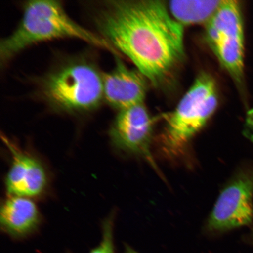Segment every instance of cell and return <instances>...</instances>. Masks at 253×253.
<instances>
[{"mask_svg":"<svg viewBox=\"0 0 253 253\" xmlns=\"http://www.w3.org/2000/svg\"><path fill=\"white\" fill-rule=\"evenodd\" d=\"M41 216L39 208L30 198L8 196L2 204L0 223L4 233L15 239L33 235L39 229Z\"/></svg>","mask_w":253,"mask_h":253,"instance_id":"10","label":"cell"},{"mask_svg":"<svg viewBox=\"0 0 253 253\" xmlns=\"http://www.w3.org/2000/svg\"><path fill=\"white\" fill-rule=\"evenodd\" d=\"M36 91L53 112H93L104 102L103 72L89 55L68 56L37 79Z\"/></svg>","mask_w":253,"mask_h":253,"instance_id":"2","label":"cell"},{"mask_svg":"<svg viewBox=\"0 0 253 253\" xmlns=\"http://www.w3.org/2000/svg\"><path fill=\"white\" fill-rule=\"evenodd\" d=\"M205 39L220 65L237 83L244 75V31L241 9L235 0H222L205 25Z\"/></svg>","mask_w":253,"mask_h":253,"instance_id":"5","label":"cell"},{"mask_svg":"<svg viewBox=\"0 0 253 253\" xmlns=\"http://www.w3.org/2000/svg\"><path fill=\"white\" fill-rule=\"evenodd\" d=\"M1 137L11 154L10 166L5 179L8 196L31 199L42 197L49 184L45 166L38 157L22 149L7 136Z\"/></svg>","mask_w":253,"mask_h":253,"instance_id":"8","label":"cell"},{"mask_svg":"<svg viewBox=\"0 0 253 253\" xmlns=\"http://www.w3.org/2000/svg\"><path fill=\"white\" fill-rule=\"evenodd\" d=\"M125 253H139L135 251L133 249H132L131 248V247H129L128 245H126Z\"/></svg>","mask_w":253,"mask_h":253,"instance_id":"14","label":"cell"},{"mask_svg":"<svg viewBox=\"0 0 253 253\" xmlns=\"http://www.w3.org/2000/svg\"><path fill=\"white\" fill-rule=\"evenodd\" d=\"M222 0L171 1L167 5L170 14L183 25H205L216 13Z\"/></svg>","mask_w":253,"mask_h":253,"instance_id":"11","label":"cell"},{"mask_svg":"<svg viewBox=\"0 0 253 253\" xmlns=\"http://www.w3.org/2000/svg\"><path fill=\"white\" fill-rule=\"evenodd\" d=\"M114 214L110 215L102 224V238L99 245L88 253H115L114 243Z\"/></svg>","mask_w":253,"mask_h":253,"instance_id":"12","label":"cell"},{"mask_svg":"<svg viewBox=\"0 0 253 253\" xmlns=\"http://www.w3.org/2000/svg\"><path fill=\"white\" fill-rule=\"evenodd\" d=\"M250 240H251V242L253 244V229L252 231V233L251 234V235H250Z\"/></svg>","mask_w":253,"mask_h":253,"instance_id":"15","label":"cell"},{"mask_svg":"<svg viewBox=\"0 0 253 253\" xmlns=\"http://www.w3.org/2000/svg\"><path fill=\"white\" fill-rule=\"evenodd\" d=\"M253 166L240 169L221 191L207 222L211 232L222 233L253 220Z\"/></svg>","mask_w":253,"mask_h":253,"instance_id":"6","label":"cell"},{"mask_svg":"<svg viewBox=\"0 0 253 253\" xmlns=\"http://www.w3.org/2000/svg\"><path fill=\"white\" fill-rule=\"evenodd\" d=\"M153 128L144 103L119 111L109 129L111 143L122 153L145 158L156 169L150 151Z\"/></svg>","mask_w":253,"mask_h":253,"instance_id":"7","label":"cell"},{"mask_svg":"<svg viewBox=\"0 0 253 253\" xmlns=\"http://www.w3.org/2000/svg\"><path fill=\"white\" fill-rule=\"evenodd\" d=\"M97 34L156 87L172 77L185 58L184 27L157 0H108L88 4Z\"/></svg>","mask_w":253,"mask_h":253,"instance_id":"1","label":"cell"},{"mask_svg":"<svg viewBox=\"0 0 253 253\" xmlns=\"http://www.w3.org/2000/svg\"><path fill=\"white\" fill-rule=\"evenodd\" d=\"M243 133L245 137L253 142V108L247 113Z\"/></svg>","mask_w":253,"mask_h":253,"instance_id":"13","label":"cell"},{"mask_svg":"<svg viewBox=\"0 0 253 253\" xmlns=\"http://www.w3.org/2000/svg\"><path fill=\"white\" fill-rule=\"evenodd\" d=\"M61 39H74L120 53L97 33L75 22L66 12L62 2L53 0H32L24 3L20 23L0 42L1 66L34 44Z\"/></svg>","mask_w":253,"mask_h":253,"instance_id":"3","label":"cell"},{"mask_svg":"<svg viewBox=\"0 0 253 253\" xmlns=\"http://www.w3.org/2000/svg\"><path fill=\"white\" fill-rule=\"evenodd\" d=\"M116 56L112 70L103 72L104 102L120 111L144 103L147 89V79L137 69L126 66Z\"/></svg>","mask_w":253,"mask_h":253,"instance_id":"9","label":"cell"},{"mask_svg":"<svg viewBox=\"0 0 253 253\" xmlns=\"http://www.w3.org/2000/svg\"><path fill=\"white\" fill-rule=\"evenodd\" d=\"M217 91L214 79L207 73L198 76L172 112L165 116L161 139L168 151L182 149L204 127L216 111Z\"/></svg>","mask_w":253,"mask_h":253,"instance_id":"4","label":"cell"}]
</instances>
